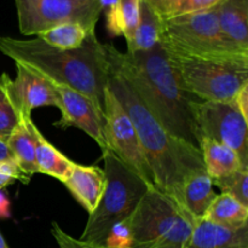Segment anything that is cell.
I'll use <instances>...</instances> for the list:
<instances>
[{"mask_svg": "<svg viewBox=\"0 0 248 248\" xmlns=\"http://www.w3.org/2000/svg\"><path fill=\"white\" fill-rule=\"evenodd\" d=\"M52 235L60 248H102L101 246L85 244V242L80 241L79 239H74L69 234L63 232L62 228L56 222L52 223Z\"/></svg>", "mask_w": 248, "mask_h": 248, "instance_id": "83f0119b", "label": "cell"}, {"mask_svg": "<svg viewBox=\"0 0 248 248\" xmlns=\"http://www.w3.org/2000/svg\"><path fill=\"white\" fill-rule=\"evenodd\" d=\"M10 217V201L7 196L0 190V218Z\"/></svg>", "mask_w": 248, "mask_h": 248, "instance_id": "4dcf8cb0", "label": "cell"}, {"mask_svg": "<svg viewBox=\"0 0 248 248\" xmlns=\"http://www.w3.org/2000/svg\"><path fill=\"white\" fill-rule=\"evenodd\" d=\"M232 103H234L235 107L239 109L240 113L244 115V118H246L248 120V84L245 85V86L237 92Z\"/></svg>", "mask_w": 248, "mask_h": 248, "instance_id": "f546056e", "label": "cell"}, {"mask_svg": "<svg viewBox=\"0 0 248 248\" xmlns=\"http://www.w3.org/2000/svg\"><path fill=\"white\" fill-rule=\"evenodd\" d=\"M108 87L132 121L154 177L155 188L179 202L183 184L191 174L206 171L198 147L167 132L148 110L130 82L110 64Z\"/></svg>", "mask_w": 248, "mask_h": 248, "instance_id": "3957f363", "label": "cell"}, {"mask_svg": "<svg viewBox=\"0 0 248 248\" xmlns=\"http://www.w3.org/2000/svg\"><path fill=\"white\" fill-rule=\"evenodd\" d=\"M169 53L184 89L200 101L232 102L248 84V56L189 57Z\"/></svg>", "mask_w": 248, "mask_h": 248, "instance_id": "8992f818", "label": "cell"}, {"mask_svg": "<svg viewBox=\"0 0 248 248\" xmlns=\"http://www.w3.org/2000/svg\"><path fill=\"white\" fill-rule=\"evenodd\" d=\"M24 126L31 135L35 152V162L39 173L47 174L63 183L69 177L75 162L53 147L39 131L31 119L23 120Z\"/></svg>", "mask_w": 248, "mask_h": 248, "instance_id": "9a60e30c", "label": "cell"}, {"mask_svg": "<svg viewBox=\"0 0 248 248\" xmlns=\"http://www.w3.org/2000/svg\"><path fill=\"white\" fill-rule=\"evenodd\" d=\"M196 222L178 201L153 188L125 220L128 248H184Z\"/></svg>", "mask_w": 248, "mask_h": 248, "instance_id": "5b68a950", "label": "cell"}, {"mask_svg": "<svg viewBox=\"0 0 248 248\" xmlns=\"http://www.w3.org/2000/svg\"><path fill=\"white\" fill-rule=\"evenodd\" d=\"M102 154L106 186L96 210L89 215L79 239L94 246H104L110 230L125 222L148 190L153 189L109 148L102 150Z\"/></svg>", "mask_w": 248, "mask_h": 248, "instance_id": "277c9868", "label": "cell"}, {"mask_svg": "<svg viewBox=\"0 0 248 248\" xmlns=\"http://www.w3.org/2000/svg\"><path fill=\"white\" fill-rule=\"evenodd\" d=\"M108 60L126 80L160 125L172 136L199 148L193 103L198 98L182 82L161 43L145 52H121L106 44Z\"/></svg>", "mask_w": 248, "mask_h": 248, "instance_id": "6da1fadb", "label": "cell"}, {"mask_svg": "<svg viewBox=\"0 0 248 248\" xmlns=\"http://www.w3.org/2000/svg\"><path fill=\"white\" fill-rule=\"evenodd\" d=\"M6 143L18 169L31 181V176L39 173V170L35 162L33 140L23 123L7 137Z\"/></svg>", "mask_w": 248, "mask_h": 248, "instance_id": "603a6c76", "label": "cell"}, {"mask_svg": "<svg viewBox=\"0 0 248 248\" xmlns=\"http://www.w3.org/2000/svg\"><path fill=\"white\" fill-rule=\"evenodd\" d=\"M140 0H115L107 12V28L111 35H123L128 41L140 18Z\"/></svg>", "mask_w": 248, "mask_h": 248, "instance_id": "44dd1931", "label": "cell"}, {"mask_svg": "<svg viewBox=\"0 0 248 248\" xmlns=\"http://www.w3.org/2000/svg\"><path fill=\"white\" fill-rule=\"evenodd\" d=\"M184 248H248V225L230 229L199 219Z\"/></svg>", "mask_w": 248, "mask_h": 248, "instance_id": "5bb4252c", "label": "cell"}, {"mask_svg": "<svg viewBox=\"0 0 248 248\" xmlns=\"http://www.w3.org/2000/svg\"><path fill=\"white\" fill-rule=\"evenodd\" d=\"M202 219L220 227L239 229L248 225V207L228 194L215 198Z\"/></svg>", "mask_w": 248, "mask_h": 248, "instance_id": "ffe728a7", "label": "cell"}, {"mask_svg": "<svg viewBox=\"0 0 248 248\" xmlns=\"http://www.w3.org/2000/svg\"><path fill=\"white\" fill-rule=\"evenodd\" d=\"M23 123L14 92V85L6 73L0 75V140L7 137Z\"/></svg>", "mask_w": 248, "mask_h": 248, "instance_id": "7402d4cb", "label": "cell"}, {"mask_svg": "<svg viewBox=\"0 0 248 248\" xmlns=\"http://www.w3.org/2000/svg\"><path fill=\"white\" fill-rule=\"evenodd\" d=\"M217 12L227 40L237 51L248 55V0H224Z\"/></svg>", "mask_w": 248, "mask_h": 248, "instance_id": "2e32d148", "label": "cell"}, {"mask_svg": "<svg viewBox=\"0 0 248 248\" xmlns=\"http://www.w3.org/2000/svg\"><path fill=\"white\" fill-rule=\"evenodd\" d=\"M103 111L104 137L109 149L145 183L155 188L152 169L140 144L137 131L125 109L108 86L104 92Z\"/></svg>", "mask_w": 248, "mask_h": 248, "instance_id": "30bf717a", "label": "cell"}, {"mask_svg": "<svg viewBox=\"0 0 248 248\" xmlns=\"http://www.w3.org/2000/svg\"><path fill=\"white\" fill-rule=\"evenodd\" d=\"M1 161H15L11 150H10L6 140H0V162Z\"/></svg>", "mask_w": 248, "mask_h": 248, "instance_id": "1f68e13d", "label": "cell"}, {"mask_svg": "<svg viewBox=\"0 0 248 248\" xmlns=\"http://www.w3.org/2000/svg\"><path fill=\"white\" fill-rule=\"evenodd\" d=\"M160 43L167 52L189 57L246 55L237 51L224 36L218 21L217 7L162 19Z\"/></svg>", "mask_w": 248, "mask_h": 248, "instance_id": "52a82bcc", "label": "cell"}, {"mask_svg": "<svg viewBox=\"0 0 248 248\" xmlns=\"http://www.w3.org/2000/svg\"><path fill=\"white\" fill-rule=\"evenodd\" d=\"M16 181L28 184L29 181L26 178L15 161H1L0 162V189L7 186H11Z\"/></svg>", "mask_w": 248, "mask_h": 248, "instance_id": "484cf974", "label": "cell"}, {"mask_svg": "<svg viewBox=\"0 0 248 248\" xmlns=\"http://www.w3.org/2000/svg\"><path fill=\"white\" fill-rule=\"evenodd\" d=\"M0 248H9V246H7L6 241H5V239L2 237L1 232H0Z\"/></svg>", "mask_w": 248, "mask_h": 248, "instance_id": "d6a6232c", "label": "cell"}, {"mask_svg": "<svg viewBox=\"0 0 248 248\" xmlns=\"http://www.w3.org/2000/svg\"><path fill=\"white\" fill-rule=\"evenodd\" d=\"M61 119L53 125L60 128L77 127L92 138L101 150L107 149L104 137V114L87 97L69 87L55 85Z\"/></svg>", "mask_w": 248, "mask_h": 248, "instance_id": "8fae6325", "label": "cell"}, {"mask_svg": "<svg viewBox=\"0 0 248 248\" xmlns=\"http://www.w3.org/2000/svg\"><path fill=\"white\" fill-rule=\"evenodd\" d=\"M223 1H224V0H184L183 4L179 7L177 15L212 10L219 6Z\"/></svg>", "mask_w": 248, "mask_h": 248, "instance_id": "f1b7e54d", "label": "cell"}, {"mask_svg": "<svg viewBox=\"0 0 248 248\" xmlns=\"http://www.w3.org/2000/svg\"><path fill=\"white\" fill-rule=\"evenodd\" d=\"M19 31L38 35L63 23H79L94 31L104 0H15Z\"/></svg>", "mask_w": 248, "mask_h": 248, "instance_id": "ba28073f", "label": "cell"}, {"mask_svg": "<svg viewBox=\"0 0 248 248\" xmlns=\"http://www.w3.org/2000/svg\"><path fill=\"white\" fill-rule=\"evenodd\" d=\"M63 184L90 215L96 210L101 200L106 186V176L103 170L98 166L75 164Z\"/></svg>", "mask_w": 248, "mask_h": 248, "instance_id": "4fadbf2b", "label": "cell"}, {"mask_svg": "<svg viewBox=\"0 0 248 248\" xmlns=\"http://www.w3.org/2000/svg\"><path fill=\"white\" fill-rule=\"evenodd\" d=\"M17 75L12 80L14 92L23 120L31 119V111L40 107H58L55 84L31 68L16 63Z\"/></svg>", "mask_w": 248, "mask_h": 248, "instance_id": "7c38bea8", "label": "cell"}, {"mask_svg": "<svg viewBox=\"0 0 248 248\" xmlns=\"http://www.w3.org/2000/svg\"><path fill=\"white\" fill-rule=\"evenodd\" d=\"M217 194L213 190L212 178L206 171L191 174L183 184L179 203L195 219H202Z\"/></svg>", "mask_w": 248, "mask_h": 248, "instance_id": "ac0fdd59", "label": "cell"}, {"mask_svg": "<svg viewBox=\"0 0 248 248\" xmlns=\"http://www.w3.org/2000/svg\"><path fill=\"white\" fill-rule=\"evenodd\" d=\"M90 31L79 23H63L41 31L36 38L60 50H74L82 45Z\"/></svg>", "mask_w": 248, "mask_h": 248, "instance_id": "cb8c5ba5", "label": "cell"}, {"mask_svg": "<svg viewBox=\"0 0 248 248\" xmlns=\"http://www.w3.org/2000/svg\"><path fill=\"white\" fill-rule=\"evenodd\" d=\"M223 194H228L248 207V170H241L222 178L212 179Z\"/></svg>", "mask_w": 248, "mask_h": 248, "instance_id": "d4e9b609", "label": "cell"}, {"mask_svg": "<svg viewBox=\"0 0 248 248\" xmlns=\"http://www.w3.org/2000/svg\"><path fill=\"white\" fill-rule=\"evenodd\" d=\"M0 52L15 63L31 68L58 86L80 92L104 114V92L108 86L109 65L106 44L90 31L80 47L60 50L40 40L0 35Z\"/></svg>", "mask_w": 248, "mask_h": 248, "instance_id": "7a4b0ae2", "label": "cell"}, {"mask_svg": "<svg viewBox=\"0 0 248 248\" xmlns=\"http://www.w3.org/2000/svg\"><path fill=\"white\" fill-rule=\"evenodd\" d=\"M161 19L176 16L184 0H142Z\"/></svg>", "mask_w": 248, "mask_h": 248, "instance_id": "4316f807", "label": "cell"}, {"mask_svg": "<svg viewBox=\"0 0 248 248\" xmlns=\"http://www.w3.org/2000/svg\"><path fill=\"white\" fill-rule=\"evenodd\" d=\"M191 111L198 140L208 138L227 145L248 165V120L232 102L198 99L193 103Z\"/></svg>", "mask_w": 248, "mask_h": 248, "instance_id": "9c48e42d", "label": "cell"}, {"mask_svg": "<svg viewBox=\"0 0 248 248\" xmlns=\"http://www.w3.org/2000/svg\"><path fill=\"white\" fill-rule=\"evenodd\" d=\"M161 24L162 19L140 0V18L132 36L127 41L126 52L136 53L153 50L160 43Z\"/></svg>", "mask_w": 248, "mask_h": 248, "instance_id": "d6986e66", "label": "cell"}, {"mask_svg": "<svg viewBox=\"0 0 248 248\" xmlns=\"http://www.w3.org/2000/svg\"><path fill=\"white\" fill-rule=\"evenodd\" d=\"M199 149L206 172L212 179L227 177L241 170H248V165L242 161L237 153L227 145L208 138H200Z\"/></svg>", "mask_w": 248, "mask_h": 248, "instance_id": "e0dca14e", "label": "cell"}]
</instances>
